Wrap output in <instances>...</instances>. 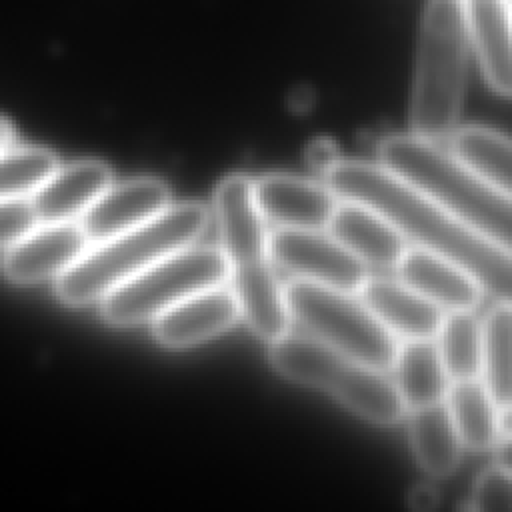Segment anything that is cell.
<instances>
[{"mask_svg":"<svg viewBox=\"0 0 512 512\" xmlns=\"http://www.w3.org/2000/svg\"><path fill=\"white\" fill-rule=\"evenodd\" d=\"M324 182L340 200L384 214L410 244L422 246L470 274L496 302L512 304V252L452 216L380 164L340 158Z\"/></svg>","mask_w":512,"mask_h":512,"instance_id":"1","label":"cell"},{"mask_svg":"<svg viewBox=\"0 0 512 512\" xmlns=\"http://www.w3.org/2000/svg\"><path fill=\"white\" fill-rule=\"evenodd\" d=\"M214 216L240 318L254 336L272 342L288 332L290 316L284 286L270 258L266 220L256 206L248 176L228 174L220 180L214 192Z\"/></svg>","mask_w":512,"mask_h":512,"instance_id":"2","label":"cell"},{"mask_svg":"<svg viewBox=\"0 0 512 512\" xmlns=\"http://www.w3.org/2000/svg\"><path fill=\"white\" fill-rule=\"evenodd\" d=\"M378 164L512 252V198L460 164L438 142L414 134L386 136L378 144Z\"/></svg>","mask_w":512,"mask_h":512,"instance_id":"3","label":"cell"},{"mask_svg":"<svg viewBox=\"0 0 512 512\" xmlns=\"http://www.w3.org/2000/svg\"><path fill=\"white\" fill-rule=\"evenodd\" d=\"M210 222L208 208L198 202L168 206L146 224L88 250L56 278L58 296L70 306L102 300L124 280L164 256L194 244Z\"/></svg>","mask_w":512,"mask_h":512,"instance_id":"4","label":"cell"},{"mask_svg":"<svg viewBox=\"0 0 512 512\" xmlns=\"http://www.w3.org/2000/svg\"><path fill=\"white\" fill-rule=\"evenodd\" d=\"M468 46L464 0H428L414 66L410 134L440 142L454 132L466 90Z\"/></svg>","mask_w":512,"mask_h":512,"instance_id":"5","label":"cell"},{"mask_svg":"<svg viewBox=\"0 0 512 512\" xmlns=\"http://www.w3.org/2000/svg\"><path fill=\"white\" fill-rule=\"evenodd\" d=\"M268 344V360L282 378L320 390L354 416L378 426L404 418L406 406L384 370L358 362L306 332H284Z\"/></svg>","mask_w":512,"mask_h":512,"instance_id":"6","label":"cell"},{"mask_svg":"<svg viewBox=\"0 0 512 512\" xmlns=\"http://www.w3.org/2000/svg\"><path fill=\"white\" fill-rule=\"evenodd\" d=\"M284 302L290 320L306 334L378 370L392 366L398 340L356 292L294 278L284 286Z\"/></svg>","mask_w":512,"mask_h":512,"instance_id":"7","label":"cell"},{"mask_svg":"<svg viewBox=\"0 0 512 512\" xmlns=\"http://www.w3.org/2000/svg\"><path fill=\"white\" fill-rule=\"evenodd\" d=\"M220 284H228V264L222 250L190 244L124 280L100 302L110 324L134 326L152 322L186 296Z\"/></svg>","mask_w":512,"mask_h":512,"instance_id":"8","label":"cell"},{"mask_svg":"<svg viewBox=\"0 0 512 512\" xmlns=\"http://www.w3.org/2000/svg\"><path fill=\"white\" fill-rule=\"evenodd\" d=\"M274 266L294 278L346 292H358L368 278V266L322 230L278 228L268 234Z\"/></svg>","mask_w":512,"mask_h":512,"instance_id":"9","label":"cell"},{"mask_svg":"<svg viewBox=\"0 0 512 512\" xmlns=\"http://www.w3.org/2000/svg\"><path fill=\"white\" fill-rule=\"evenodd\" d=\"M170 206V192L164 182L136 178L110 184L78 220L90 244H98L134 230L156 218Z\"/></svg>","mask_w":512,"mask_h":512,"instance_id":"10","label":"cell"},{"mask_svg":"<svg viewBox=\"0 0 512 512\" xmlns=\"http://www.w3.org/2000/svg\"><path fill=\"white\" fill-rule=\"evenodd\" d=\"M252 190L264 220L278 228L324 230L340 202L326 182L292 174H264L252 180Z\"/></svg>","mask_w":512,"mask_h":512,"instance_id":"11","label":"cell"},{"mask_svg":"<svg viewBox=\"0 0 512 512\" xmlns=\"http://www.w3.org/2000/svg\"><path fill=\"white\" fill-rule=\"evenodd\" d=\"M240 320L230 286L220 284L172 304L152 320L154 336L168 348H188L226 332Z\"/></svg>","mask_w":512,"mask_h":512,"instance_id":"12","label":"cell"},{"mask_svg":"<svg viewBox=\"0 0 512 512\" xmlns=\"http://www.w3.org/2000/svg\"><path fill=\"white\" fill-rule=\"evenodd\" d=\"M90 242L78 222L36 224L24 238L12 244L2 260L4 274L20 284L40 282L66 272Z\"/></svg>","mask_w":512,"mask_h":512,"instance_id":"13","label":"cell"},{"mask_svg":"<svg viewBox=\"0 0 512 512\" xmlns=\"http://www.w3.org/2000/svg\"><path fill=\"white\" fill-rule=\"evenodd\" d=\"M326 232L368 268L392 270L408 246L404 234L378 210L342 200L334 208Z\"/></svg>","mask_w":512,"mask_h":512,"instance_id":"14","label":"cell"},{"mask_svg":"<svg viewBox=\"0 0 512 512\" xmlns=\"http://www.w3.org/2000/svg\"><path fill=\"white\" fill-rule=\"evenodd\" d=\"M394 270L400 282L442 312L474 310L484 294L478 282L462 268L416 244L406 246Z\"/></svg>","mask_w":512,"mask_h":512,"instance_id":"15","label":"cell"},{"mask_svg":"<svg viewBox=\"0 0 512 512\" xmlns=\"http://www.w3.org/2000/svg\"><path fill=\"white\" fill-rule=\"evenodd\" d=\"M112 184V172L96 160L56 168L30 196L38 224L78 222L94 200Z\"/></svg>","mask_w":512,"mask_h":512,"instance_id":"16","label":"cell"},{"mask_svg":"<svg viewBox=\"0 0 512 512\" xmlns=\"http://www.w3.org/2000/svg\"><path fill=\"white\" fill-rule=\"evenodd\" d=\"M468 38L486 82L512 98V10L506 0H464Z\"/></svg>","mask_w":512,"mask_h":512,"instance_id":"17","label":"cell"},{"mask_svg":"<svg viewBox=\"0 0 512 512\" xmlns=\"http://www.w3.org/2000/svg\"><path fill=\"white\" fill-rule=\"evenodd\" d=\"M358 298L396 338H434L444 312L400 280L368 276Z\"/></svg>","mask_w":512,"mask_h":512,"instance_id":"18","label":"cell"},{"mask_svg":"<svg viewBox=\"0 0 512 512\" xmlns=\"http://www.w3.org/2000/svg\"><path fill=\"white\" fill-rule=\"evenodd\" d=\"M390 368L394 372L392 382L406 410L442 402L446 398L450 378L442 366L434 338L400 342Z\"/></svg>","mask_w":512,"mask_h":512,"instance_id":"19","label":"cell"},{"mask_svg":"<svg viewBox=\"0 0 512 512\" xmlns=\"http://www.w3.org/2000/svg\"><path fill=\"white\" fill-rule=\"evenodd\" d=\"M408 440L418 466L430 476L454 472L464 448L444 400L410 408Z\"/></svg>","mask_w":512,"mask_h":512,"instance_id":"20","label":"cell"},{"mask_svg":"<svg viewBox=\"0 0 512 512\" xmlns=\"http://www.w3.org/2000/svg\"><path fill=\"white\" fill-rule=\"evenodd\" d=\"M444 402L464 448L484 452L496 446L502 436L498 406L480 378L450 382Z\"/></svg>","mask_w":512,"mask_h":512,"instance_id":"21","label":"cell"},{"mask_svg":"<svg viewBox=\"0 0 512 512\" xmlns=\"http://www.w3.org/2000/svg\"><path fill=\"white\" fill-rule=\"evenodd\" d=\"M448 138V152L460 164L512 198V138L484 126H464Z\"/></svg>","mask_w":512,"mask_h":512,"instance_id":"22","label":"cell"},{"mask_svg":"<svg viewBox=\"0 0 512 512\" xmlns=\"http://www.w3.org/2000/svg\"><path fill=\"white\" fill-rule=\"evenodd\" d=\"M480 380L500 408L512 406V304L496 302L482 320Z\"/></svg>","mask_w":512,"mask_h":512,"instance_id":"23","label":"cell"},{"mask_svg":"<svg viewBox=\"0 0 512 512\" xmlns=\"http://www.w3.org/2000/svg\"><path fill=\"white\" fill-rule=\"evenodd\" d=\"M434 342L450 382L480 378L482 320L472 310L444 312Z\"/></svg>","mask_w":512,"mask_h":512,"instance_id":"24","label":"cell"},{"mask_svg":"<svg viewBox=\"0 0 512 512\" xmlns=\"http://www.w3.org/2000/svg\"><path fill=\"white\" fill-rule=\"evenodd\" d=\"M56 168V156L44 148L0 150V202L30 198Z\"/></svg>","mask_w":512,"mask_h":512,"instance_id":"25","label":"cell"},{"mask_svg":"<svg viewBox=\"0 0 512 512\" xmlns=\"http://www.w3.org/2000/svg\"><path fill=\"white\" fill-rule=\"evenodd\" d=\"M468 510L512 512V472L500 464L482 470L470 490Z\"/></svg>","mask_w":512,"mask_h":512,"instance_id":"26","label":"cell"},{"mask_svg":"<svg viewBox=\"0 0 512 512\" xmlns=\"http://www.w3.org/2000/svg\"><path fill=\"white\" fill-rule=\"evenodd\" d=\"M38 218L30 204V198L2 200L0 202V248H10L20 238H24L34 226Z\"/></svg>","mask_w":512,"mask_h":512,"instance_id":"27","label":"cell"},{"mask_svg":"<svg viewBox=\"0 0 512 512\" xmlns=\"http://www.w3.org/2000/svg\"><path fill=\"white\" fill-rule=\"evenodd\" d=\"M338 154H336V148L332 142L328 140H318V142H312L310 148H308V164L320 172V174H326L336 162H338Z\"/></svg>","mask_w":512,"mask_h":512,"instance_id":"28","label":"cell"},{"mask_svg":"<svg viewBox=\"0 0 512 512\" xmlns=\"http://www.w3.org/2000/svg\"><path fill=\"white\" fill-rule=\"evenodd\" d=\"M436 490L428 484H420L410 492V506L412 508H432L436 504Z\"/></svg>","mask_w":512,"mask_h":512,"instance_id":"29","label":"cell"},{"mask_svg":"<svg viewBox=\"0 0 512 512\" xmlns=\"http://www.w3.org/2000/svg\"><path fill=\"white\" fill-rule=\"evenodd\" d=\"M494 458H496V464L512 472V434L500 436V440L494 446Z\"/></svg>","mask_w":512,"mask_h":512,"instance_id":"30","label":"cell"},{"mask_svg":"<svg viewBox=\"0 0 512 512\" xmlns=\"http://www.w3.org/2000/svg\"><path fill=\"white\" fill-rule=\"evenodd\" d=\"M12 140H14V130H12L10 122L0 116V150L8 148L12 144Z\"/></svg>","mask_w":512,"mask_h":512,"instance_id":"31","label":"cell"},{"mask_svg":"<svg viewBox=\"0 0 512 512\" xmlns=\"http://www.w3.org/2000/svg\"><path fill=\"white\" fill-rule=\"evenodd\" d=\"M506 2H508V4H512V0H506Z\"/></svg>","mask_w":512,"mask_h":512,"instance_id":"32","label":"cell"}]
</instances>
